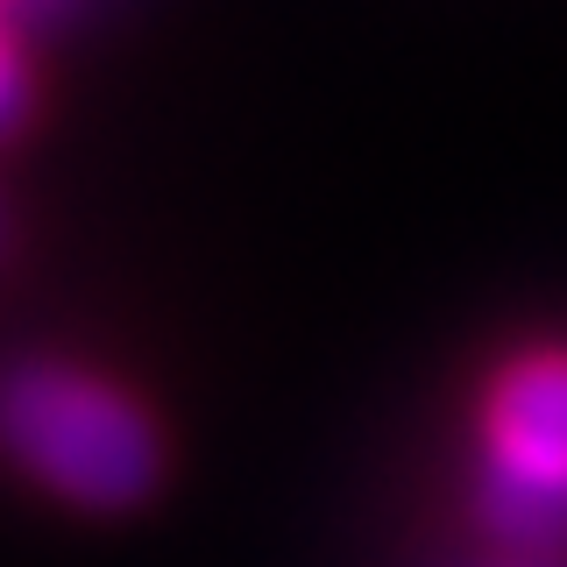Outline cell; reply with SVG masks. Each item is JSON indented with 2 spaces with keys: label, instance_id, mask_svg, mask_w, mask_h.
Masks as SVG:
<instances>
[{
  "label": "cell",
  "instance_id": "cell-4",
  "mask_svg": "<svg viewBox=\"0 0 567 567\" xmlns=\"http://www.w3.org/2000/svg\"><path fill=\"white\" fill-rule=\"evenodd\" d=\"M22 114H29V79H22V64H14V50L0 43V135L22 128Z\"/></svg>",
  "mask_w": 567,
  "mask_h": 567
},
{
  "label": "cell",
  "instance_id": "cell-2",
  "mask_svg": "<svg viewBox=\"0 0 567 567\" xmlns=\"http://www.w3.org/2000/svg\"><path fill=\"white\" fill-rule=\"evenodd\" d=\"M483 461L567 483V348H532L489 383Z\"/></svg>",
  "mask_w": 567,
  "mask_h": 567
},
{
  "label": "cell",
  "instance_id": "cell-1",
  "mask_svg": "<svg viewBox=\"0 0 567 567\" xmlns=\"http://www.w3.org/2000/svg\"><path fill=\"white\" fill-rule=\"evenodd\" d=\"M0 454L85 511L142 504L164 468L156 425L128 390L64 362H14L0 377Z\"/></svg>",
  "mask_w": 567,
  "mask_h": 567
},
{
  "label": "cell",
  "instance_id": "cell-3",
  "mask_svg": "<svg viewBox=\"0 0 567 567\" xmlns=\"http://www.w3.org/2000/svg\"><path fill=\"white\" fill-rule=\"evenodd\" d=\"M475 525L511 560H567V483L483 461L475 468Z\"/></svg>",
  "mask_w": 567,
  "mask_h": 567
},
{
  "label": "cell",
  "instance_id": "cell-6",
  "mask_svg": "<svg viewBox=\"0 0 567 567\" xmlns=\"http://www.w3.org/2000/svg\"><path fill=\"white\" fill-rule=\"evenodd\" d=\"M0 248H8V206H0Z\"/></svg>",
  "mask_w": 567,
  "mask_h": 567
},
{
  "label": "cell",
  "instance_id": "cell-5",
  "mask_svg": "<svg viewBox=\"0 0 567 567\" xmlns=\"http://www.w3.org/2000/svg\"><path fill=\"white\" fill-rule=\"evenodd\" d=\"M489 567H567V560H511V554H496Z\"/></svg>",
  "mask_w": 567,
  "mask_h": 567
}]
</instances>
